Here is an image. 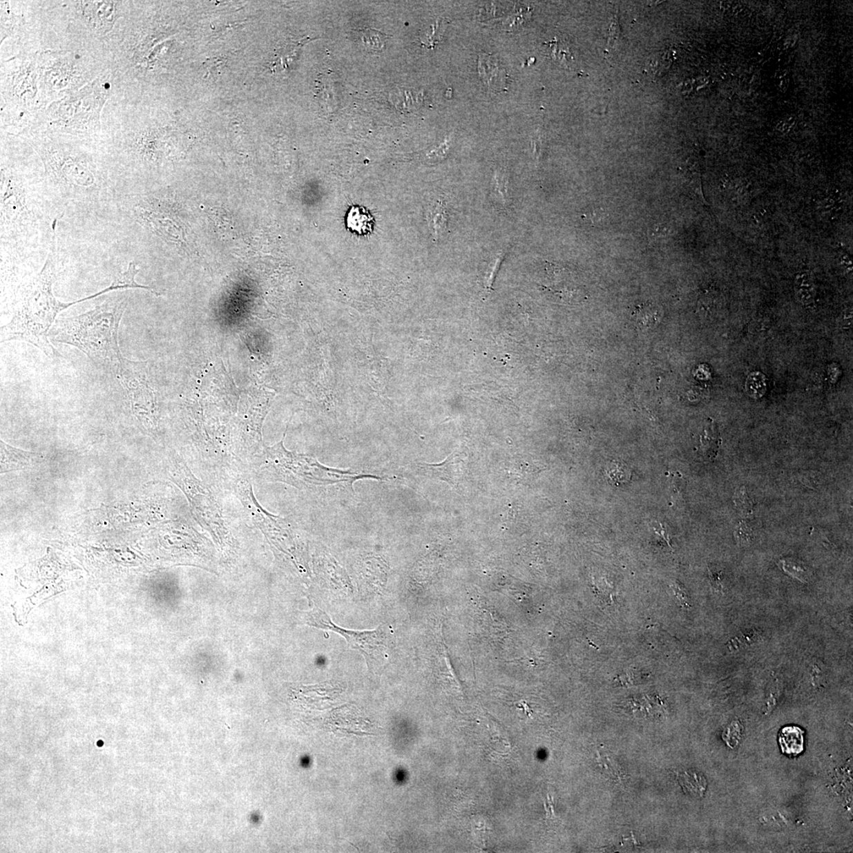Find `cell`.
Returning a JSON list of instances; mask_svg holds the SVG:
<instances>
[{"label": "cell", "instance_id": "6da1fadb", "mask_svg": "<svg viewBox=\"0 0 853 853\" xmlns=\"http://www.w3.org/2000/svg\"><path fill=\"white\" fill-rule=\"evenodd\" d=\"M58 221L43 178L32 179L13 165L2 163L0 243L3 282H19L23 263L48 255Z\"/></svg>", "mask_w": 853, "mask_h": 853}, {"label": "cell", "instance_id": "7a4b0ae2", "mask_svg": "<svg viewBox=\"0 0 853 853\" xmlns=\"http://www.w3.org/2000/svg\"><path fill=\"white\" fill-rule=\"evenodd\" d=\"M45 174L43 183L58 220L103 219L117 213L124 189L90 154L79 148H38Z\"/></svg>", "mask_w": 853, "mask_h": 853}, {"label": "cell", "instance_id": "3957f363", "mask_svg": "<svg viewBox=\"0 0 853 853\" xmlns=\"http://www.w3.org/2000/svg\"><path fill=\"white\" fill-rule=\"evenodd\" d=\"M57 262L56 231L41 271L21 285L16 295L12 320L1 327V343L14 340L26 341L49 358H56L59 354L49 341V332L57 320L59 314L79 303L107 294V289H104L79 300H59L52 291Z\"/></svg>", "mask_w": 853, "mask_h": 853}, {"label": "cell", "instance_id": "277c9868", "mask_svg": "<svg viewBox=\"0 0 853 853\" xmlns=\"http://www.w3.org/2000/svg\"><path fill=\"white\" fill-rule=\"evenodd\" d=\"M126 305L124 295L113 296L81 315L59 318L49 332V339L79 349L93 364L115 373L124 358L119 329Z\"/></svg>", "mask_w": 853, "mask_h": 853}, {"label": "cell", "instance_id": "5b68a950", "mask_svg": "<svg viewBox=\"0 0 853 853\" xmlns=\"http://www.w3.org/2000/svg\"><path fill=\"white\" fill-rule=\"evenodd\" d=\"M265 448V454L262 470L271 481L289 484L299 489L316 486H328L338 483H347L350 487L361 479L372 478L381 480V477L362 473L352 472L325 466L313 457L291 452L286 450L284 440Z\"/></svg>", "mask_w": 853, "mask_h": 853}, {"label": "cell", "instance_id": "8992f818", "mask_svg": "<svg viewBox=\"0 0 853 853\" xmlns=\"http://www.w3.org/2000/svg\"><path fill=\"white\" fill-rule=\"evenodd\" d=\"M312 616L310 625L332 631L344 637L349 646L365 657L368 667H381L392 657V640L385 625L372 631H350L334 624L329 615L320 610H316Z\"/></svg>", "mask_w": 853, "mask_h": 853}, {"label": "cell", "instance_id": "52a82bcc", "mask_svg": "<svg viewBox=\"0 0 853 853\" xmlns=\"http://www.w3.org/2000/svg\"><path fill=\"white\" fill-rule=\"evenodd\" d=\"M144 363L124 358L114 374L128 394L132 410L142 420H148L154 410L153 390L142 372Z\"/></svg>", "mask_w": 853, "mask_h": 853}, {"label": "cell", "instance_id": "ba28073f", "mask_svg": "<svg viewBox=\"0 0 853 853\" xmlns=\"http://www.w3.org/2000/svg\"><path fill=\"white\" fill-rule=\"evenodd\" d=\"M185 468L183 465L179 466L180 475L177 481L180 486H183L198 518L203 525L222 526L221 517L211 497Z\"/></svg>", "mask_w": 853, "mask_h": 853}, {"label": "cell", "instance_id": "9c48e42d", "mask_svg": "<svg viewBox=\"0 0 853 853\" xmlns=\"http://www.w3.org/2000/svg\"><path fill=\"white\" fill-rule=\"evenodd\" d=\"M461 460L460 454L453 453L439 464L419 463L417 470L423 475L439 479L455 486L461 478Z\"/></svg>", "mask_w": 853, "mask_h": 853}, {"label": "cell", "instance_id": "30bf717a", "mask_svg": "<svg viewBox=\"0 0 853 853\" xmlns=\"http://www.w3.org/2000/svg\"><path fill=\"white\" fill-rule=\"evenodd\" d=\"M479 75L489 90L499 92L506 90V73L500 67L497 59L490 55L481 54L479 56Z\"/></svg>", "mask_w": 853, "mask_h": 853}, {"label": "cell", "instance_id": "8fae6325", "mask_svg": "<svg viewBox=\"0 0 853 853\" xmlns=\"http://www.w3.org/2000/svg\"><path fill=\"white\" fill-rule=\"evenodd\" d=\"M2 472L26 467L37 461V454L10 447L1 441Z\"/></svg>", "mask_w": 853, "mask_h": 853}, {"label": "cell", "instance_id": "7c38bea8", "mask_svg": "<svg viewBox=\"0 0 853 853\" xmlns=\"http://www.w3.org/2000/svg\"><path fill=\"white\" fill-rule=\"evenodd\" d=\"M803 731L796 726H789L781 729L779 734V745L781 751L789 756H797L805 749Z\"/></svg>", "mask_w": 853, "mask_h": 853}, {"label": "cell", "instance_id": "4fadbf2b", "mask_svg": "<svg viewBox=\"0 0 853 853\" xmlns=\"http://www.w3.org/2000/svg\"><path fill=\"white\" fill-rule=\"evenodd\" d=\"M427 221L434 238L437 240L447 233L448 227V213L447 207L443 200H437L429 207L427 213Z\"/></svg>", "mask_w": 853, "mask_h": 853}, {"label": "cell", "instance_id": "5bb4252c", "mask_svg": "<svg viewBox=\"0 0 853 853\" xmlns=\"http://www.w3.org/2000/svg\"><path fill=\"white\" fill-rule=\"evenodd\" d=\"M491 196L495 204L501 210H508L510 207V196L508 174L505 171H495L491 184Z\"/></svg>", "mask_w": 853, "mask_h": 853}, {"label": "cell", "instance_id": "9a60e30c", "mask_svg": "<svg viewBox=\"0 0 853 853\" xmlns=\"http://www.w3.org/2000/svg\"><path fill=\"white\" fill-rule=\"evenodd\" d=\"M660 318H662V311L653 303H643L637 306L633 312V318L641 329H651L657 327Z\"/></svg>", "mask_w": 853, "mask_h": 853}, {"label": "cell", "instance_id": "2e32d148", "mask_svg": "<svg viewBox=\"0 0 853 853\" xmlns=\"http://www.w3.org/2000/svg\"><path fill=\"white\" fill-rule=\"evenodd\" d=\"M373 223V218L365 208L352 207L347 218L349 229L360 235H365L372 232Z\"/></svg>", "mask_w": 853, "mask_h": 853}, {"label": "cell", "instance_id": "e0dca14e", "mask_svg": "<svg viewBox=\"0 0 853 853\" xmlns=\"http://www.w3.org/2000/svg\"><path fill=\"white\" fill-rule=\"evenodd\" d=\"M357 39L367 51H381L386 46L387 36L375 30H355Z\"/></svg>", "mask_w": 853, "mask_h": 853}, {"label": "cell", "instance_id": "ac0fdd59", "mask_svg": "<svg viewBox=\"0 0 853 853\" xmlns=\"http://www.w3.org/2000/svg\"><path fill=\"white\" fill-rule=\"evenodd\" d=\"M93 16L91 19L95 21V23L99 27L104 28H110L113 21V3H93Z\"/></svg>", "mask_w": 853, "mask_h": 853}, {"label": "cell", "instance_id": "d6986e66", "mask_svg": "<svg viewBox=\"0 0 853 853\" xmlns=\"http://www.w3.org/2000/svg\"><path fill=\"white\" fill-rule=\"evenodd\" d=\"M767 390V379L763 373L756 372L748 376L746 381L747 394L753 399H760Z\"/></svg>", "mask_w": 853, "mask_h": 853}, {"label": "cell", "instance_id": "ffe728a7", "mask_svg": "<svg viewBox=\"0 0 853 853\" xmlns=\"http://www.w3.org/2000/svg\"><path fill=\"white\" fill-rule=\"evenodd\" d=\"M796 293L798 300L803 305H810L814 300V289L810 278L806 274L796 278Z\"/></svg>", "mask_w": 853, "mask_h": 853}, {"label": "cell", "instance_id": "44dd1931", "mask_svg": "<svg viewBox=\"0 0 853 853\" xmlns=\"http://www.w3.org/2000/svg\"><path fill=\"white\" fill-rule=\"evenodd\" d=\"M506 256L505 250H501L495 253L492 260L488 262L486 271V285L487 289H491L494 278L497 275L501 264H502Z\"/></svg>", "mask_w": 853, "mask_h": 853}, {"label": "cell", "instance_id": "7402d4cb", "mask_svg": "<svg viewBox=\"0 0 853 853\" xmlns=\"http://www.w3.org/2000/svg\"><path fill=\"white\" fill-rule=\"evenodd\" d=\"M608 475L615 483H623L629 480L630 473L625 466L620 463H613L607 470Z\"/></svg>", "mask_w": 853, "mask_h": 853}, {"label": "cell", "instance_id": "603a6c76", "mask_svg": "<svg viewBox=\"0 0 853 853\" xmlns=\"http://www.w3.org/2000/svg\"><path fill=\"white\" fill-rule=\"evenodd\" d=\"M702 448L706 449L718 447L717 432L713 428L712 421L709 423L705 430H704V434L702 437Z\"/></svg>", "mask_w": 853, "mask_h": 853}, {"label": "cell", "instance_id": "cb8c5ba5", "mask_svg": "<svg viewBox=\"0 0 853 853\" xmlns=\"http://www.w3.org/2000/svg\"><path fill=\"white\" fill-rule=\"evenodd\" d=\"M783 570L786 573L794 576L796 579L803 582L807 581V574L805 568L796 564L787 562V561H783Z\"/></svg>", "mask_w": 853, "mask_h": 853}, {"label": "cell", "instance_id": "d4e9b609", "mask_svg": "<svg viewBox=\"0 0 853 853\" xmlns=\"http://www.w3.org/2000/svg\"><path fill=\"white\" fill-rule=\"evenodd\" d=\"M621 38L620 26L617 17H614L612 24L610 26L609 37L608 46L609 49H614L615 46L620 42Z\"/></svg>", "mask_w": 853, "mask_h": 853}, {"label": "cell", "instance_id": "484cf974", "mask_svg": "<svg viewBox=\"0 0 853 853\" xmlns=\"http://www.w3.org/2000/svg\"><path fill=\"white\" fill-rule=\"evenodd\" d=\"M671 588H673L675 596L677 599H678L681 606L684 608H690L691 604L689 594H687L685 588L680 584V582H675L671 586Z\"/></svg>", "mask_w": 853, "mask_h": 853}, {"label": "cell", "instance_id": "4316f807", "mask_svg": "<svg viewBox=\"0 0 853 853\" xmlns=\"http://www.w3.org/2000/svg\"><path fill=\"white\" fill-rule=\"evenodd\" d=\"M735 502L737 506L745 513H750L751 511V504L747 495L745 492V488H742L741 491L736 494Z\"/></svg>", "mask_w": 853, "mask_h": 853}, {"label": "cell", "instance_id": "83f0119b", "mask_svg": "<svg viewBox=\"0 0 853 853\" xmlns=\"http://www.w3.org/2000/svg\"><path fill=\"white\" fill-rule=\"evenodd\" d=\"M736 540L740 546H748L751 541V535L749 530L742 524L735 533Z\"/></svg>", "mask_w": 853, "mask_h": 853}, {"label": "cell", "instance_id": "f1b7e54d", "mask_svg": "<svg viewBox=\"0 0 853 853\" xmlns=\"http://www.w3.org/2000/svg\"><path fill=\"white\" fill-rule=\"evenodd\" d=\"M130 264H134V265H135V266L137 267V264H136L135 262H131L129 263V265H130ZM129 265H128V266H129ZM137 269H139V268H137ZM142 286H143V287H142V289H146V290H148V291H151V290H152V288L148 287V286H146V285H142Z\"/></svg>", "mask_w": 853, "mask_h": 853}, {"label": "cell", "instance_id": "f546056e", "mask_svg": "<svg viewBox=\"0 0 853 853\" xmlns=\"http://www.w3.org/2000/svg\"><path fill=\"white\" fill-rule=\"evenodd\" d=\"M97 746H99V747H102V746H103V742H102V741H99V742H97Z\"/></svg>", "mask_w": 853, "mask_h": 853}]
</instances>
